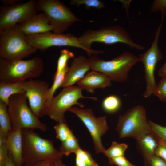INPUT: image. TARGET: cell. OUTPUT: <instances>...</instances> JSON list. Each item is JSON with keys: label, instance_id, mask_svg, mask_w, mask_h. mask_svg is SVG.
<instances>
[{"label": "cell", "instance_id": "obj_1", "mask_svg": "<svg viewBox=\"0 0 166 166\" xmlns=\"http://www.w3.org/2000/svg\"><path fill=\"white\" fill-rule=\"evenodd\" d=\"M22 130L24 165L62 158L63 156L55 148L53 140L41 137L33 129Z\"/></svg>", "mask_w": 166, "mask_h": 166}, {"label": "cell", "instance_id": "obj_2", "mask_svg": "<svg viewBox=\"0 0 166 166\" xmlns=\"http://www.w3.org/2000/svg\"><path fill=\"white\" fill-rule=\"evenodd\" d=\"M42 58L10 60L0 58V81L14 82L23 81L40 76L43 71Z\"/></svg>", "mask_w": 166, "mask_h": 166}, {"label": "cell", "instance_id": "obj_3", "mask_svg": "<svg viewBox=\"0 0 166 166\" xmlns=\"http://www.w3.org/2000/svg\"><path fill=\"white\" fill-rule=\"evenodd\" d=\"M88 59L90 70L102 73L111 81L119 83L127 81L130 70L139 61L138 57L128 52L110 61L104 60L94 55Z\"/></svg>", "mask_w": 166, "mask_h": 166}, {"label": "cell", "instance_id": "obj_4", "mask_svg": "<svg viewBox=\"0 0 166 166\" xmlns=\"http://www.w3.org/2000/svg\"><path fill=\"white\" fill-rule=\"evenodd\" d=\"M81 44L85 48L92 49L94 42L110 45L123 43L129 48L141 50L144 47L135 42L127 30L122 26L115 25L103 27L97 30L89 29L78 37Z\"/></svg>", "mask_w": 166, "mask_h": 166}, {"label": "cell", "instance_id": "obj_5", "mask_svg": "<svg viewBox=\"0 0 166 166\" xmlns=\"http://www.w3.org/2000/svg\"><path fill=\"white\" fill-rule=\"evenodd\" d=\"M25 93L15 94L9 98L7 105L12 129H38L44 132L46 124L41 122L27 105Z\"/></svg>", "mask_w": 166, "mask_h": 166}, {"label": "cell", "instance_id": "obj_6", "mask_svg": "<svg viewBox=\"0 0 166 166\" xmlns=\"http://www.w3.org/2000/svg\"><path fill=\"white\" fill-rule=\"evenodd\" d=\"M37 50L28 43L18 24L0 32V58L22 60Z\"/></svg>", "mask_w": 166, "mask_h": 166}, {"label": "cell", "instance_id": "obj_7", "mask_svg": "<svg viewBox=\"0 0 166 166\" xmlns=\"http://www.w3.org/2000/svg\"><path fill=\"white\" fill-rule=\"evenodd\" d=\"M36 3L38 11L46 14L53 33H64L74 23L81 21L59 0H39Z\"/></svg>", "mask_w": 166, "mask_h": 166}, {"label": "cell", "instance_id": "obj_8", "mask_svg": "<svg viewBox=\"0 0 166 166\" xmlns=\"http://www.w3.org/2000/svg\"><path fill=\"white\" fill-rule=\"evenodd\" d=\"M82 90L78 86L63 87L57 95L53 97L47 107L45 115L49 116L57 123L65 122V113L73 105H77L81 108L84 107L83 104L78 101L79 99L88 98L97 100L96 97L84 96Z\"/></svg>", "mask_w": 166, "mask_h": 166}, {"label": "cell", "instance_id": "obj_9", "mask_svg": "<svg viewBox=\"0 0 166 166\" xmlns=\"http://www.w3.org/2000/svg\"><path fill=\"white\" fill-rule=\"evenodd\" d=\"M116 130L120 138L132 137L136 139L151 132L144 108L137 105L120 116Z\"/></svg>", "mask_w": 166, "mask_h": 166}, {"label": "cell", "instance_id": "obj_10", "mask_svg": "<svg viewBox=\"0 0 166 166\" xmlns=\"http://www.w3.org/2000/svg\"><path fill=\"white\" fill-rule=\"evenodd\" d=\"M26 39L30 45L42 51H46L52 46H67L81 49L89 56L103 53L102 50L85 48L80 43L78 37L71 33L57 34L48 32L26 36Z\"/></svg>", "mask_w": 166, "mask_h": 166}, {"label": "cell", "instance_id": "obj_11", "mask_svg": "<svg viewBox=\"0 0 166 166\" xmlns=\"http://www.w3.org/2000/svg\"><path fill=\"white\" fill-rule=\"evenodd\" d=\"M162 22L155 31L154 39L150 47L138 57L139 61L143 64L144 69L146 88L143 97L145 98L149 97L153 93L156 86L154 77L156 66L158 62L163 58L162 53L158 46Z\"/></svg>", "mask_w": 166, "mask_h": 166}, {"label": "cell", "instance_id": "obj_12", "mask_svg": "<svg viewBox=\"0 0 166 166\" xmlns=\"http://www.w3.org/2000/svg\"><path fill=\"white\" fill-rule=\"evenodd\" d=\"M68 111L77 115L87 129L92 138L96 153H103L106 149L102 144L101 137L109 129L106 117H96L90 108L81 109L73 106Z\"/></svg>", "mask_w": 166, "mask_h": 166}, {"label": "cell", "instance_id": "obj_13", "mask_svg": "<svg viewBox=\"0 0 166 166\" xmlns=\"http://www.w3.org/2000/svg\"><path fill=\"white\" fill-rule=\"evenodd\" d=\"M37 1L30 0L10 6H3L0 8V32L23 22L37 14Z\"/></svg>", "mask_w": 166, "mask_h": 166}, {"label": "cell", "instance_id": "obj_14", "mask_svg": "<svg viewBox=\"0 0 166 166\" xmlns=\"http://www.w3.org/2000/svg\"><path fill=\"white\" fill-rule=\"evenodd\" d=\"M49 85L46 81L33 79L24 82L23 89L29 107L38 117L45 115Z\"/></svg>", "mask_w": 166, "mask_h": 166}, {"label": "cell", "instance_id": "obj_15", "mask_svg": "<svg viewBox=\"0 0 166 166\" xmlns=\"http://www.w3.org/2000/svg\"><path fill=\"white\" fill-rule=\"evenodd\" d=\"M90 69L89 59L84 56L73 58L61 87L73 85L83 78Z\"/></svg>", "mask_w": 166, "mask_h": 166}, {"label": "cell", "instance_id": "obj_16", "mask_svg": "<svg viewBox=\"0 0 166 166\" xmlns=\"http://www.w3.org/2000/svg\"><path fill=\"white\" fill-rule=\"evenodd\" d=\"M18 25L26 36L50 32L52 29L46 14L43 12L36 14Z\"/></svg>", "mask_w": 166, "mask_h": 166}, {"label": "cell", "instance_id": "obj_17", "mask_svg": "<svg viewBox=\"0 0 166 166\" xmlns=\"http://www.w3.org/2000/svg\"><path fill=\"white\" fill-rule=\"evenodd\" d=\"M77 84L83 89L93 93L96 89L105 88L111 86V81L104 73L92 70L88 72Z\"/></svg>", "mask_w": 166, "mask_h": 166}, {"label": "cell", "instance_id": "obj_18", "mask_svg": "<svg viewBox=\"0 0 166 166\" xmlns=\"http://www.w3.org/2000/svg\"><path fill=\"white\" fill-rule=\"evenodd\" d=\"M6 145L15 164L17 166H23L22 129H12L8 135Z\"/></svg>", "mask_w": 166, "mask_h": 166}, {"label": "cell", "instance_id": "obj_19", "mask_svg": "<svg viewBox=\"0 0 166 166\" xmlns=\"http://www.w3.org/2000/svg\"><path fill=\"white\" fill-rule=\"evenodd\" d=\"M136 140L137 149L142 155L146 166L150 158L155 154L160 139L151 132L142 135Z\"/></svg>", "mask_w": 166, "mask_h": 166}, {"label": "cell", "instance_id": "obj_20", "mask_svg": "<svg viewBox=\"0 0 166 166\" xmlns=\"http://www.w3.org/2000/svg\"><path fill=\"white\" fill-rule=\"evenodd\" d=\"M24 82L0 81V101L7 105L9 98L11 96L25 93L23 89Z\"/></svg>", "mask_w": 166, "mask_h": 166}, {"label": "cell", "instance_id": "obj_21", "mask_svg": "<svg viewBox=\"0 0 166 166\" xmlns=\"http://www.w3.org/2000/svg\"><path fill=\"white\" fill-rule=\"evenodd\" d=\"M12 130V126L8 111L7 105L0 101V131L8 136Z\"/></svg>", "mask_w": 166, "mask_h": 166}, {"label": "cell", "instance_id": "obj_22", "mask_svg": "<svg viewBox=\"0 0 166 166\" xmlns=\"http://www.w3.org/2000/svg\"><path fill=\"white\" fill-rule=\"evenodd\" d=\"M80 148L78 140L72 133L67 139L61 143L59 150L62 155L68 156L71 153H75Z\"/></svg>", "mask_w": 166, "mask_h": 166}, {"label": "cell", "instance_id": "obj_23", "mask_svg": "<svg viewBox=\"0 0 166 166\" xmlns=\"http://www.w3.org/2000/svg\"><path fill=\"white\" fill-rule=\"evenodd\" d=\"M69 67L67 64L59 74L53 77V83L52 86L49 88L48 92L46 107L54 97V94L56 90L60 87H61Z\"/></svg>", "mask_w": 166, "mask_h": 166}, {"label": "cell", "instance_id": "obj_24", "mask_svg": "<svg viewBox=\"0 0 166 166\" xmlns=\"http://www.w3.org/2000/svg\"><path fill=\"white\" fill-rule=\"evenodd\" d=\"M121 101L120 98L115 95L109 96L103 100L102 106L103 109L109 113H115L121 108Z\"/></svg>", "mask_w": 166, "mask_h": 166}, {"label": "cell", "instance_id": "obj_25", "mask_svg": "<svg viewBox=\"0 0 166 166\" xmlns=\"http://www.w3.org/2000/svg\"><path fill=\"white\" fill-rule=\"evenodd\" d=\"M128 147V145L125 143H119L113 141L111 146L107 149L105 150L103 153L108 158L124 156V152Z\"/></svg>", "mask_w": 166, "mask_h": 166}, {"label": "cell", "instance_id": "obj_26", "mask_svg": "<svg viewBox=\"0 0 166 166\" xmlns=\"http://www.w3.org/2000/svg\"><path fill=\"white\" fill-rule=\"evenodd\" d=\"M74 54L72 52L66 49L62 50L57 61L56 71L54 74L55 77L59 74L68 64L67 61L70 58H73Z\"/></svg>", "mask_w": 166, "mask_h": 166}, {"label": "cell", "instance_id": "obj_27", "mask_svg": "<svg viewBox=\"0 0 166 166\" xmlns=\"http://www.w3.org/2000/svg\"><path fill=\"white\" fill-rule=\"evenodd\" d=\"M56 134V138L62 142L65 141L73 133L66 122L57 123L54 126Z\"/></svg>", "mask_w": 166, "mask_h": 166}, {"label": "cell", "instance_id": "obj_28", "mask_svg": "<svg viewBox=\"0 0 166 166\" xmlns=\"http://www.w3.org/2000/svg\"><path fill=\"white\" fill-rule=\"evenodd\" d=\"M70 3L77 6L81 5H84L86 9L91 7L100 9L105 7L103 2L99 0H71Z\"/></svg>", "mask_w": 166, "mask_h": 166}, {"label": "cell", "instance_id": "obj_29", "mask_svg": "<svg viewBox=\"0 0 166 166\" xmlns=\"http://www.w3.org/2000/svg\"><path fill=\"white\" fill-rule=\"evenodd\" d=\"M75 153L76 157L85 163L86 166H99L98 163L93 158L88 152L80 148Z\"/></svg>", "mask_w": 166, "mask_h": 166}, {"label": "cell", "instance_id": "obj_30", "mask_svg": "<svg viewBox=\"0 0 166 166\" xmlns=\"http://www.w3.org/2000/svg\"><path fill=\"white\" fill-rule=\"evenodd\" d=\"M153 94L161 101L166 102V77L162 78L156 85Z\"/></svg>", "mask_w": 166, "mask_h": 166}, {"label": "cell", "instance_id": "obj_31", "mask_svg": "<svg viewBox=\"0 0 166 166\" xmlns=\"http://www.w3.org/2000/svg\"><path fill=\"white\" fill-rule=\"evenodd\" d=\"M152 132L160 139L166 141V126H161L149 120Z\"/></svg>", "mask_w": 166, "mask_h": 166}, {"label": "cell", "instance_id": "obj_32", "mask_svg": "<svg viewBox=\"0 0 166 166\" xmlns=\"http://www.w3.org/2000/svg\"><path fill=\"white\" fill-rule=\"evenodd\" d=\"M151 10L152 12L160 11L163 21L166 16V0H154Z\"/></svg>", "mask_w": 166, "mask_h": 166}, {"label": "cell", "instance_id": "obj_33", "mask_svg": "<svg viewBox=\"0 0 166 166\" xmlns=\"http://www.w3.org/2000/svg\"><path fill=\"white\" fill-rule=\"evenodd\" d=\"M108 158L110 165H115L118 166H135L128 161L124 156Z\"/></svg>", "mask_w": 166, "mask_h": 166}, {"label": "cell", "instance_id": "obj_34", "mask_svg": "<svg viewBox=\"0 0 166 166\" xmlns=\"http://www.w3.org/2000/svg\"><path fill=\"white\" fill-rule=\"evenodd\" d=\"M155 154L166 161V141L160 139Z\"/></svg>", "mask_w": 166, "mask_h": 166}, {"label": "cell", "instance_id": "obj_35", "mask_svg": "<svg viewBox=\"0 0 166 166\" xmlns=\"http://www.w3.org/2000/svg\"><path fill=\"white\" fill-rule=\"evenodd\" d=\"M146 166H166V161L155 154L150 158Z\"/></svg>", "mask_w": 166, "mask_h": 166}, {"label": "cell", "instance_id": "obj_36", "mask_svg": "<svg viewBox=\"0 0 166 166\" xmlns=\"http://www.w3.org/2000/svg\"><path fill=\"white\" fill-rule=\"evenodd\" d=\"M8 154L6 145L0 146V166H6Z\"/></svg>", "mask_w": 166, "mask_h": 166}, {"label": "cell", "instance_id": "obj_37", "mask_svg": "<svg viewBox=\"0 0 166 166\" xmlns=\"http://www.w3.org/2000/svg\"><path fill=\"white\" fill-rule=\"evenodd\" d=\"M59 160L53 159L46 160L30 165H24L23 166H53L56 161Z\"/></svg>", "mask_w": 166, "mask_h": 166}, {"label": "cell", "instance_id": "obj_38", "mask_svg": "<svg viewBox=\"0 0 166 166\" xmlns=\"http://www.w3.org/2000/svg\"><path fill=\"white\" fill-rule=\"evenodd\" d=\"M157 75L161 78L166 77V61L159 69Z\"/></svg>", "mask_w": 166, "mask_h": 166}, {"label": "cell", "instance_id": "obj_39", "mask_svg": "<svg viewBox=\"0 0 166 166\" xmlns=\"http://www.w3.org/2000/svg\"><path fill=\"white\" fill-rule=\"evenodd\" d=\"M7 137L4 132L0 131V146L6 145Z\"/></svg>", "mask_w": 166, "mask_h": 166}, {"label": "cell", "instance_id": "obj_40", "mask_svg": "<svg viewBox=\"0 0 166 166\" xmlns=\"http://www.w3.org/2000/svg\"><path fill=\"white\" fill-rule=\"evenodd\" d=\"M19 0H2L1 2L4 6H10L14 5L18 2H20Z\"/></svg>", "mask_w": 166, "mask_h": 166}, {"label": "cell", "instance_id": "obj_41", "mask_svg": "<svg viewBox=\"0 0 166 166\" xmlns=\"http://www.w3.org/2000/svg\"><path fill=\"white\" fill-rule=\"evenodd\" d=\"M6 166H17L14 163L12 155L9 153Z\"/></svg>", "mask_w": 166, "mask_h": 166}, {"label": "cell", "instance_id": "obj_42", "mask_svg": "<svg viewBox=\"0 0 166 166\" xmlns=\"http://www.w3.org/2000/svg\"><path fill=\"white\" fill-rule=\"evenodd\" d=\"M75 166H86V165L83 161L76 157Z\"/></svg>", "mask_w": 166, "mask_h": 166}, {"label": "cell", "instance_id": "obj_43", "mask_svg": "<svg viewBox=\"0 0 166 166\" xmlns=\"http://www.w3.org/2000/svg\"><path fill=\"white\" fill-rule=\"evenodd\" d=\"M61 159L57 160L53 166H66L62 162Z\"/></svg>", "mask_w": 166, "mask_h": 166}]
</instances>
